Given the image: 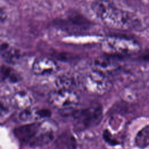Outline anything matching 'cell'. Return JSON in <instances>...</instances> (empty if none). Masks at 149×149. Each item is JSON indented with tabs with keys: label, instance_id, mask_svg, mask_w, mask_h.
<instances>
[{
	"label": "cell",
	"instance_id": "obj_5",
	"mask_svg": "<svg viewBox=\"0 0 149 149\" xmlns=\"http://www.w3.org/2000/svg\"><path fill=\"white\" fill-rule=\"evenodd\" d=\"M48 101L53 107L60 110H71L78 104L79 97L72 88H59L49 94Z\"/></svg>",
	"mask_w": 149,
	"mask_h": 149
},
{
	"label": "cell",
	"instance_id": "obj_9",
	"mask_svg": "<svg viewBox=\"0 0 149 149\" xmlns=\"http://www.w3.org/2000/svg\"><path fill=\"white\" fill-rule=\"evenodd\" d=\"M51 112L47 109H31L30 108L23 110L19 114V119L22 121L37 120L48 117Z\"/></svg>",
	"mask_w": 149,
	"mask_h": 149
},
{
	"label": "cell",
	"instance_id": "obj_3",
	"mask_svg": "<svg viewBox=\"0 0 149 149\" xmlns=\"http://www.w3.org/2000/svg\"><path fill=\"white\" fill-rule=\"evenodd\" d=\"M81 83L86 91L95 95H102L111 87V83L107 75L97 69L86 73L82 78Z\"/></svg>",
	"mask_w": 149,
	"mask_h": 149
},
{
	"label": "cell",
	"instance_id": "obj_4",
	"mask_svg": "<svg viewBox=\"0 0 149 149\" xmlns=\"http://www.w3.org/2000/svg\"><path fill=\"white\" fill-rule=\"evenodd\" d=\"M101 47L105 52L116 55L133 54L139 49V46L134 41L119 36L107 37L103 40Z\"/></svg>",
	"mask_w": 149,
	"mask_h": 149
},
{
	"label": "cell",
	"instance_id": "obj_10",
	"mask_svg": "<svg viewBox=\"0 0 149 149\" xmlns=\"http://www.w3.org/2000/svg\"><path fill=\"white\" fill-rule=\"evenodd\" d=\"M58 149H76L77 143L74 137L68 132L62 133L56 140Z\"/></svg>",
	"mask_w": 149,
	"mask_h": 149
},
{
	"label": "cell",
	"instance_id": "obj_6",
	"mask_svg": "<svg viewBox=\"0 0 149 149\" xmlns=\"http://www.w3.org/2000/svg\"><path fill=\"white\" fill-rule=\"evenodd\" d=\"M42 132V122H34L22 125L14 130L15 136L22 143L32 146Z\"/></svg>",
	"mask_w": 149,
	"mask_h": 149
},
{
	"label": "cell",
	"instance_id": "obj_8",
	"mask_svg": "<svg viewBox=\"0 0 149 149\" xmlns=\"http://www.w3.org/2000/svg\"><path fill=\"white\" fill-rule=\"evenodd\" d=\"M33 101L31 95L24 89L15 91L9 98V102L13 107L23 110L29 108Z\"/></svg>",
	"mask_w": 149,
	"mask_h": 149
},
{
	"label": "cell",
	"instance_id": "obj_1",
	"mask_svg": "<svg viewBox=\"0 0 149 149\" xmlns=\"http://www.w3.org/2000/svg\"><path fill=\"white\" fill-rule=\"evenodd\" d=\"M91 8L96 17L108 26L133 29L140 25V21L136 15L118 8L110 0H95Z\"/></svg>",
	"mask_w": 149,
	"mask_h": 149
},
{
	"label": "cell",
	"instance_id": "obj_12",
	"mask_svg": "<svg viewBox=\"0 0 149 149\" xmlns=\"http://www.w3.org/2000/svg\"><path fill=\"white\" fill-rule=\"evenodd\" d=\"M1 53L4 59L8 61L14 59V58H16L17 55L16 51L10 48L8 45L5 44H3L1 45Z\"/></svg>",
	"mask_w": 149,
	"mask_h": 149
},
{
	"label": "cell",
	"instance_id": "obj_11",
	"mask_svg": "<svg viewBox=\"0 0 149 149\" xmlns=\"http://www.w3.org/2000/svg\"><path fill=\"white\" fill-rule=\"evenodd\" d=\"M135 143L137 146L141 148L149 146V125L143 127L137 133Z\"/></svg>",
	"mask_w": 149,
	"mask_h": 149
},
{
	"label": "cell",
	"instance_id": "obj_2",
	"mask_svg": "<svg viewBox=\"0 0 149 149\" xmlns=\"http://www.w3.org/2000/svg\"><path fill=\"white\" fill-rule=\"evenodd\" d=\"M102 108L97 103L76 110L73 113L75 128L79 131L97 125L102 119Z\"/></svg>",
	"mask_w": 149,
	"mask_h": 149
},
{
	"label": "cell",
	"instance_id": "obj_7",
	"mask_svg": "<svg viewBox=\"0 0 149 149\" xmlns=\"http://www.w3.org/2000/svg\"><path fill=\"white\" fill-rule=\"evenodd\" d=\"M32 70L36 74L47 76L55 74L58 70V66L54 59L47 56H40L34 61Z\"/></svg>",
	"mask_w": 149,
	"mask_h": 149
}]
</instances>
